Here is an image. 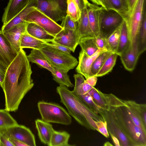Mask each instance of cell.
Returning <instances> with one entry per match:
<instances>
[{
    "instance_id": "obj_35",
    "label": "cell",
    "mask_w": 146,
    "mask_h": 146,
    "mask_svg": "<svg viewBox=\"0 0 146 146\" xmlns=\"http://www.w3.org/2000/svg\"><path fill=\"white\" fill-rule=\"evenodd\" d=\"M9 112L5 109H0V130L18 124Z\"/></svg>"
},
{
    "instance_id": "obj_54",
    "label": "cell",
    "mask_w": 146,
    "mask_h": 146,
    "mask_svg": "<svg viewBox=\"0 0 146 146\" xmlns=\"http://www.w3.org/2000/svg\"><path fill=\"white\" fill-rule=\"evenodd\" d=\"M104 146H113V145L111 144L109 142H107L104 143Z\"/></svg>"
},
{
    "instance_id": "obj_45",
    "label": "cell",
    "mask_w": 146,
    "mask_h": 146,
    "mask_svg": "<svg viewBox=\"0 0 146 146\" xmlns=\"http://www.w3.org/2000/svg\"><path fill=\"white\" fill-rule=\"evenodd\" d=\"M7 67L0 61V86H2Z\"/></svg>"
},
{
    "instance_id": "obj_19",
    "label": "cell",
    "mask_w": 146,
    "mask_h": 146,
    "mask_svg": "<svg viewBox=\"0 0 146 146\" xmlns=\"http://www.w3.org/2000/svg\"><path fill=\"white\" fill-rule=\"evenodd\" d=\"M140 55L136 46L130 44L119 56L125 68L128 71H131L134 69Z\"/></svg>"
},
{
    "instance_id": "obj_46",
    "label": "cell",
    "mask_w": 146,
    "mask_h": 146,
    "mask_svg": "<svg viewBox=\"0 0 146 146\" xmlns=\"http://www.w3.org/2000/svg\"><path fill=\"white\" fill-rule=\"evenodd\" d=\"M14 146L7 138L0 133V146Z\"/></svg>"
},
{
    "instance_id": "obj_2",
    "label": "cell",
    "mask_w": 146,
    "mask_h": 146,
    "mask_svg": "<svg viewBox=\"0 0 146 146\" xmlns=\"http://www.w3.org/2000/svg\"><path fill=\"white\" fill-rule=\"evenodd\" d=\"M56 91L69 114L79 124L87 129L98 131L95 121H105L102 117L90 110L68 88L59 85Z\"/></svg>"
},
{
    "instance_id": "obj_37",
    "label": "cell",
    "mask_w": 146,
    "mask_h": 146,
    "mask_svg": "<svg viewBox=\"0 0 146 146\" xmlns=\"http://www.w3.org/2000/svg\"><path fill=\"white\" fill-rule=\"evenodd\" d=\"M120 26L106 38L109 50L116 53L117 49L120 35Z\"/></svg>"
},
{
    "instance_id": "obj_6",
    "label": "cell",
    "mask_w": 146,
    "mask_h": 146,
    "mask_svg": "<svg viewBox=\"0 0 146 146\" xmlns=\"http://www.w3.org/2000/svg\"><path fill=\"white\" fill-rule=\"evenodd\" d=\"M145 5V0H137L132 9L127 12L125 19L131 45H136L137 36L141 23Z\"/></svg>"
},
{
    "instance_id": "obj_33",
    "label": "cell",
    "mask_w": 146,
    "mask_h": 146,
    "mask_svg": "<svg viewBox=\"0 0 146 146\" xmlns=\"http://www.w3.org/2000/svg\"><path fill=\"white\" fill-rule=\"evenodd\" d=\"M112 52L106 51L101 53L94 60L91 66V76H95L102 68L106 60Z\"/></svg>"
},
{
    "instance_id": "obj_40",
    "label": "cell",
    "mask_w": 146,
    "mask_h": 146,
    "mask_svg": "<svg viewBox=\"0 0 146 146\" xmlns=\"http://www.w3.org/2000/svg\"><path fill=\"white\" fill-rule=\"evenodd\" d=\"M125 107L131 119L135 124L146 133V124L140 116L130 106L125 105Z\"/></svg>"
},
{
    "instance_id": "obj_14",
    "label": "cell",
    "mask_w": 146,
    "mask_h": 146,
    "mask_svg": "<svg viewBox=\"0 0 146 146\" xmlns=\"http://www.w3.org/2000/svg\"><path fill=\"white\" fill-rule=\"evenodd\" d=\"M103 52L98 49L90 56L81 50L78 56V64L76 69V72L83 75L86 79L90 77L91 68L93 61L101 53Z\"/></svg>"
},
{
    "instance_id": "obj_32",
    "label": "cell",
    "mask_w": 146,
    "mask_h": 146,
    "mask_svg": "<svg viewBox=\"0 0 146 146\" xmlns=\"http://www.w3.org/2000/svg\"><path fill=\"white\" fill-rule=\"evenodd\" d=\"M118 55L112 52L107 58L102 68L94 76L97 77L104 76L110 72L114 66Z\"/></svg>"
},
{
    "instance_id": "obj_31",
    "label": "cell",
    "mask_w": 146,
    "mask_h": 146,
    "mask_svg": "<svg viewBox=\"0 0 146 146\" xmlns=\"http://www.w3.org/2000/svg\"><path fill=\"white\" fill-rule=\"evenodd\" d=\"M105 9L114 10L119 13L124 19L127 16V12L121 0H102Z\"/></svg>"
},
{
    "instance_id": "obj_3",
    "label": "cell",
    "mask_w": 146,
    "mask_h": 146,
    "mask_svg": "<svg viewBox=\"0 0 146 146\" xmlns=\"http://www.w3.org/2000/svg\"><path fill=\"white\" fill-rule=\"evenodd\" d=\"M37 106L42 119L49 123L65 125L72 123L71 116L63 107L57 103L40 101Z\"/></svg>"
},
{
    "instance_id": "obj_21",
    "label": "cell",
    "mask_w": 146,
    "mask_h": 146,
    "mask_svg": "<svg viewBox=\"0 0 146 146\" xmlns=\"http://www.w3.org/2000/svg\"><path fill=\"white\" fill-rule=\"evenodd\" d=\"M27 57L30 62L36 64L40 67L48 70L51 73L54 72V68L40 50L32 49Z\"/></svg>"
},
{
    "instance_id": "obj_48",
    "label": "cell",
    "mask_w": 146,
    "mask_h": 146,
    "mask_svg": "<svg viewBox=\"0 0 146 146\" xmlns=\"http://www.w3.org/2000/svg\"><path fill=\"white\" fill-rule=\"evenodd\" d=\"M96 76H91L88 78L86 80L89 85L92 87H94L96 84L98 80Z\"/></svg>"
},
{
    "instance_id": "obj_24",
    "label": "cell",
    "mask_w": 146,
    "mask_h": 146,
    "mask_svg": "<svg viewBox=\"0 0 146 146\" xmlns=\"http://www.w3.org/2000/svg\"><path fill=\"white\" fill-rule=\"evenodd\" d=\"M130 45L127 23L125 19L120 26L119 41L116 53L120 56Z\"/></svg>"
},
{
    "instance_id": "obj_16",
    "label": "cell",
    "mask_w": 146,
    "mask_h": 146,
    "mask_svg": "<svg viewBox=\"0 0 146 146\" xmlns=\"http://www.w3.org/2000/svg\"><path fill=\"white\" fill-rule=\"evenodd\" d=\"M30 0H9L5 9L2 21L5 25L16 17L27 5Z\"/></svg>"
},
{
    "instance_id": "obj_26",
    "label": "cell",
    "mask_w": 146,
    "mask_h": 146,
    "mask_svg": "<svg viewBox=\"0 0 146 146\" xmlns=\"http://www.w3.org/2000/svg\"><path fill=\"white\" fill-rule=\"evenodd\" d=\"M136 44L137 52L140 55L146 49V13L144 9L141 23L137 35Z\"/></svg>"
},
{
    "instance_id": "obj_30",
    "label": "cell",
    "mask_w": 146,
    "mask_h": 146,
    "mask_svg": "<svg viewBox=\"0 0 146 146\" xmlns=\"http://www.w3.org/2000/svg\"><path fill=\"white\" fill-rule=\"evenodd\" d=\"M68 72L55 68L54 71L51 73L53 80L60 86H64L67 88H72L74 85L71 82Z\"/></svg>"
},
{
    "instance_id": "obj_52",
    "label": "cell",
    "mask_w": 146,
    "mask_h": 146,
    "mask_svg": "<svg viewBox=\"0 0 146 146\" xmlns=\"http://www.w3.org/2000/svg\"><path fill=\"white\" fill-rule=\"evenodd\" d=\"M92 2L97 5H100L105 8L102 0H90Z\"/></svg>"
},
{
    "instance_id": "obj_25",
    "label": "cell",
    "mask_w": 146,
    "mask_h": 146,
    "mask_svg": "<svg viewBox=\"0 0 146 146\" xmlns=\"http://www.w3.org/2000/svg\"><path fill=\"white\" fill-rule=\"evenodd\" d=\"M47 42L36 38L26 31L23 35L20 43V47L41 50L48 46Z\"/></svg>"
},
{
    "instance_id": "obj_51",
    "label": "cell",
    "mask_w": 146,
    "mask_h": 146,
    "mask_svg": "<svg viewBox=\"0 0 146 146\" xmlns=\"http://www.w3.org/2000/svg\"><path fill=\"white\" fill-rule=\"evenodd\" d=\"M136 0H127L129 9L128 11H130L132 9Z\"/></svg>"
},
{
    "instance_id": "obj_12",
    "label": "cell",
    "mask_w": 146,
    "mask_h": 146,
    "mask_svg": "<svg viewBox=\"0 0 146 146\" xmlns=\"http://www.w3.org/2000/svg\"><path fill=\"white\" fill-rule=\"evenodd\" d=\"M80 39L77 30L63 29L55 37L54 41L69 48L74 52L78 45Z\"/></svg>"
},
{
    "instance_id": "obj_39",
    "label": "cell",
    "mask_w": 146,
    "mask_h": 146,
    "mask_svg": "<svg viewBox=\"0 0 146 146\" xmlns=\"http://www.w3.org/2000/svg\"><path fill=\"white\" fill-rule=\"evenodd\" d=\"M81 11L73 0H67V15L74 21L78 22L81 15Z\"/></svg>"
},
{
    "instance_id": "obj_28",
    "label": "cell",
    "mask_w": 146,
    "mask_h": 146,
    "mask_svg": "<svg viewBox=\"0 0 146 146\" xmlns=\"http://www.w3.org/2000/svg\"><path fill=\"white\" fill-rule=\"evenodd\" d=\"M70 135L65 131H58L54 130L51 137L50 146H70L68 143Z\"/></svg>"
},
{
    "instance_id": "obj_4",
    "label": "cell",
    "mask_w": 146,
    "mask_h": 146,
    "mask_svg": "<svg viewBox=\"0 0 146 146\" xmlns=\"http://www.w3.org/2000/svg\"><path fill=\"white\" fill-rule=\"evenodd\" d=\"M114 111L119 121L135 146H146V133L133 121L125 106L114 108Z\"/></svg>"
},
{
    "instance_id": "obj_10",
    "label": "cell",
    "mask_w": 146,
    "mask_h": 146,
    "mask_svg": "<svg viewBox=\"0 0 146 146\" xmlns=\"http://www.w3.org/2000/svg\"><path fill=\"white\" fill-rule=\"evenodd\" d=\"M25 21L36 24L54 37L63 29L60 25L36 8L28 15Z\"/></svg>"
},
{
    "instance_id": "obj_9",
    "label": "cell",
    "mask_w": 146,
    "mask_h": 146,
    "mask_svg": "<svg viewBox=\"0 0 146 146\" xmlns=\"http://www.w3.org/2000/svg\"><path fill=\"white\" fill-rule=\"evenodd\" d=\"M102 7L100 17V34L107 38L123 23L124 18L118 12Z\"/></svg>"
},
{
    "instance_id": "obj_15",
    "label": "cell",
    "mask_w": 146,
    "mask_h": 146,
    "mask_svg": "<svg viewBox=\"0 0 146 146\" xmlns=\"http://www.w3.org/2000/svg\"><path fill=\"white\" fill-rule=\"evenodd\" d=\"M17 54L0 30V61L7 68Z\"/></svg>"
},
{
    "instance_id": "obj_23",
    "label": "cell",
    "mask_w": 146,
    "mask_h": 146,
    "mask_svg": "<svg viewBox=\"0 0 146 146\" xmlns=\"http://www.w3.org/2000/svg\"><path fill=\"white\" fill-rule=\"evenodd\" d=\"M77 30L80 39L86 36H94L90 26L87 7L81 11L80 17L78 22Z\"/></svg>"
},
{
    "instance_id": "obj_5",
    "label": "cell",
    "mask_w": 146,
    "mask_h": 146,
    "mask_svg": "<svg viewBox=\"0 0 146 146\" xmlns=\"http://www.w3.org/2000/svg\"><path fill=\"white\" fill-rule=\"evenodd\" d=\"M54 68L68 72L77 66L78 62L70 54L47 46L40 50Z\"/></svg>"
},
{
    "instance_id": "obj_34",
    "label": "cell",
    "mask_w": 146,
    "mask_h": 146,
    "mask_svg": "<svg viewBox=\"0 0 146 146\" xmlns=\"http://www.w3.org/2000/svg\"><path fill=\"white\" fill-rule=\"evenodd\" d=\"M76 95L90 110L104 118L103 110L94 103L88 93L84 95Z\"/></svg>"
},
{
    "instance_id": "obj_22",
    "label": "cell",
    "mask_w": 146,
    "mask_h": 146,
    "mask_svg": "<svg viewBox=\"0 0 146 146\" xmlns=\"http://www.w3.org/2000/svg\"><path fill=\"white\" fill-rule=\"evenodd\" d=\"M26 32L33 37L47 42L53 41L55 38L40 26L33 23H27Z\"/></svg>"
},
{
    "instance_id": "obj_11",
    "label": "cell",
    "mask_w": 146,
    "mask_h": 146,
    "mask_svg": "<svg viewBox=\"0 0 146 146\" xmlns=\"http://www.w3.org/2000/svg\"><path fill=\"white\" fill-rule=\"evenodd\" d=\"M0 133L7 138L19 140L28 146L36 145L35 136L26 127L18 124L0 130Z\"/></svg>"
},
{
    "instance_id": "obj_41",
    "label": "cell",
    "mask_w": 146,
    "mask_h": 146,
    "mask_svg": "<svg viewBox=\"0 0 146 146\" xmlns=\"http://www.w3.org/2000/svg\"><path fill=\"white\" fill-rule=\"evenodd\" d=\"M62 21L60 25L63 29L72 31L77 30L78 22L74 21L69 15H67Z\"/></svg>"
},
{
    "instance_id": "obj_36",
    "label": "cell",
    "mask_w": 146,
    "mask_h": 146,
    "mask_svg": "<svg viewBox=\"0 0 146 146\" xmlns=\"http://www.w3.org/2000/svg\"><path fill=\"white\" fill-rule=\"evenodd\" d=\"M100 91L94 87L88 92L94 103L103 110L108 111L110 109L102 96Z\"/></svg>"
},
{
    "instance_id": "obj_13",
    "label": "cell",
    "mask_w": 146,
    "mask_h": 146,
    "mask_svg": "<svg viewBox=\"0 0 146 146\" xmlns=\"http://www.w3.org/2000/svg\"><path fill=\"white\" fill-rule=\"evenodd\" d=\"M27 23V22L25 21L3 32L4 36L17 53L21 48V41L23 35L26 31Z\"/></svg>"
},
{
    "instance_id": "obj_47",
    "label": "cell",
    "mask_w": 146,
    "mask_h": 146,
    "mask_svg": "<svg viewBox=\"0 0 146 146\" xmlns=\"http://www.w3.org/2000/svg\"><path fill=\"white\" fill-rule=\"evenodd\" d=\"M77 4L81 11L87 7L89 2L87 0H73Z\"/></svg>"
},
{
    "instance_id": "obj_8",
    "label": "cell",
    "mask_w": 146,
    "mask_h": 146,
    "mask_svg": "<svg viewBox=\"0 0 146 146\" xmlns=\"http://www.w3.org/2000/svg\"><path fill=\"white\" fill-rule=\"evenodd\" d=\"M36 8L54 21H62L67 15L68 0H37Z\"/></svg>"
},
{
    "instance_id": "obj_17",
    "label": "cell",
    "mask_w": 146,
    "mask_h": 146,
    "mask_svg": "<svg viewBox=\"0 0 146 146\" xmlns=\"http://www.w3.org/2000/svg\"><path fill=\"white\" fill-rule=\"evenodd\" d=\"M37 6V0H30L26 6L16 17L7 24L3 25L1 31L3 32L15 25L24 23L28 15L35 9Z\"/></svg>"
},
{
    "instance_id": "obj_29",
    "label": "cell",
    "mask_w": 146,
    "mask_h": 146,
    "mask_svg": "<svg viewBox=\"0 0 146 146\" xmlns=\"http://www.w3.org/2000/svg\"><path fill=\"white\" fill-rule=\"evenodd\" d=\"M95 36H88L80 38L78 44L81 50L89 56L93 54L98 49L95 43Z\"/></svg>"
},
{
    "instance_id": "obj_44",
    "label": "cell",
    "mask_w": 146,
    "mask_h": 146,
    "mask_svg": "<svg viewBox=\"0 0 146 146\" xmlns=\"http://www.w3.org/2000/svg\"><path fill=\"white\" fill-rule=\"evenodd\" d=\"M47 44L48 46L67 53L70 54L71 51L68 47L58 43L54 40L51 42H47Z\"/></svg>"
},
{
    "instance_id": "obj_7",
    "label": "cell",
    "mask_w": 146,
    "mask_h": 146,
    "mask_svg": "<svg viewBox=\"0 0 146 146\" xmlns=\"http://www.w3.org/2000/svg\"><path fill=\"white\" fill-rule=\"evenodd\" d=\"M113 109L103 110V117L106 121L108 132L117 139L120 146H135L117 118Z\"/></svg>"
},
{
    "instance_id": "obj_42",
    "label": "cell",
    "mask_w": 146,
    "mask_h": 146,
    "mask_svg": "<svg viewBox=\"0 0 146 146\" xmlns=\"http://www.w3.org/2000/svg\"><path fill=\"white\" fill-rule=\"evenodd\" d=\"M106 38L100 34L95 37V43L98 49L104 52L109 51Z\"/></svg>"
},
{
    "instance_id": "obj_27",
    "label": "cell",
    "mask_w": 146,
    "mask_h": 146,
    "mask_svg": "<svg viewBox=\"0 0 146 146\" xmlns=\"http://www.w3.org/2000/svg\"><path fill=\"white\" fill-rule=\"evenodd\" d=\"M75 81L74 88L72 92L75 94L82 95L88 92L94 87L89 85L85 79L84 76L81 74L78 73L74 75Z\"/></svg>"
},
{
    "instance_id": "obj_43",
    "label": "cell",
    "mask_w": 146,
    "mask_h": 146,
    "mask_svg": "<svg viewBox=\"0 0 146 146\" xmlns=\"http://www.w3.org/2000/svg\"><path fill=\"white\" fill-rule=\"evenodd\" d=\"M95 123L97 127L98 131L106 137L108 138L109 134L107 130L106 121H95Z\"/></svg>"
},
{
    "instance_id": "obj_49",
    "label": "cell",
    "mask_w": 146,
    "mask_h": 146,
    "mask_svg": "<svg viewBox=\"0 0 146 146\" xmlns=\"http://www.w3.org/2000/svg\"><path fill=\"white\" fill-rule=\"evenodd\" d=\"M14 146H28L20 141L12 138H8Z\"/></svg>"
},
{
    "instance_id": "obj_20",
    "label": "cell",
    "mask_w": 146,
    "mask_h": 146,
    "mask_svg": "<svg viewBox=\"0 0 146 146\" xmlns=\"http://www.w3.org/2000/svg\"><path fill=\"white\" fill-rule=\"evenodd\" d=\"M35 124L41 142L50 146L51 135L54 130L52 125L49 123L40 119L35 120Z\"/></svg>"
},
{
    "instance_id": "obj_18",
    "label": "cell",
    "mask_w": 146,
    "mask_h": 146,
    "mask_svg": "<svg viewBox=\"0 0 146 146\" xmlns=\"http://www.w3.org/2000/svg\"><path fill=\"white\" fill-rule=\"evenodd\" d=\"M101 8L89 2L87 6L90 26L95 37L100 34V17Z\"/></svg>"
},
{
    "instance_id": "obj_38",
    "label": "cell",
    "mask_w": 146,
    "mask_h": 146,
    "mask_svg": "<svg viewBox=\"0 0 146 146\" xmlns=\"http://www.w3.org/2000/svg\"><path fill=\"white\" fill-rule=\"evenodd\" d=\"M126 105L132 108L140 116L144 122L146 124V104H139L133 100H124Z\"/></svg>"
},
{
    "instance_id": "obj_50",
    "label": "cell",
    "mask_w": 146,
    "mask_h": 146,
    "mask_svg": "<svg viewBox=\"0 0 146 146\" xmlns=\"http://www.w3.org/2000/svg\"><path fill=\"white\" fill-rule=\"evenodd\" d=\"M114 143V145L116 146H120L119 143L117 139L111 133L108 132Z\"/></svg>"
},
{
    "instance_id": "obj_53",
    "label": "cell",
    "mask_w": 146,
    "mask_h": 146,
    "mask_svg": "<svg viewBox=\"0 0 146 146\" xmlns=\"http://www.w3.org/2000/svg\"><path fill=\"white\" fill-rule=\"evenodd\" d=\"M121 1L124 8L127 13L129 9L127 0H121Z\"/></svg>"
},
{
    "instance_id": "obj_1",
    "label": "cell",
    "mask_w": 146,
    "mask_h": 146,
    "mask_svg": "<svg viewBox=\"0 0 146 146\" xmlns=\"http://www.w3.org/2000/svg\"><path fill=\"white\" fill-rule=\"evenodd\" d=\"M27 56L21 48L5 73L1 87L5 96V109L9 111L18 110L22 99L34 85Z\"/></svg>"
}]
</instances>
